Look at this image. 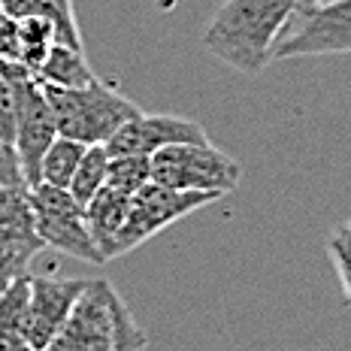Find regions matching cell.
I'll list each match as a JSON object with an SVG mask.
<instances>
[{"label":"cell","mask_w":351,"mask_h":351,"mask_svg":"<svg viewBox=\"0 0 351 351\" xmlns=\"http://www.w3.org/2000/svg\"><path fill=\"white\" fill-rule=\"evenodd\" d=\"M300 12L297 0H224L203 34V46L230 70L258 76Z\"/></svg>","instance_id":"1"},{"label":"cell","mask_w":351,"mask_h":351,"mask_svg":"<svg viewBox=\"0 0 351 351\" xmlns=\"http://www.w3.org/2000/svg\"><path fill=\"white\" fill-rule=\"evenodd\" d=\"M145 330L106 279H88L46 351H145Z\"/></svg>","instance_id":"2"},{"label":"cell","mask_w":351,"mask_h":351,"mask_svg":"<svg viewBox=\"0 0 351 351\" xmlns=\"http://www.w3.org/2000/svg\"><path fill=\"white\" fill-rule=\"evenodd\" d=\"M55 119L58 136H67L82 145H106L128 121H134L140 106L104 79H94L85 88H52L43 85Z\"/></svg>","instance_id":"3"},{"label":"cell","mask_w":351,"mask_h":351,"mask_svg":"<svg viewBox=\"0 0 351 351\" xmlns=\"http://www.w3.org/2000/svg\"><path fill=\"white\" fill-rule=\"evenodd\" d=\"M239 179L243 167L212 143L167 145L152 155V182L173 191H206L224 197L239 185Z\"/></svg>","instance_id":"4"},{"label":"cell","mask_w":351,"mask_h":351,"mask_svg":"<svg viewBox=\"0 0 351 351\" xmlns=\"http://www.w3.org/2000/svg\"><path fill=\"white\" fill-rule=\"evenodd\" d=\"M0 73L10 79L12 94H16V152L25 185L31 188L40 182V160L58 136L55 119L36 73L19 61H0Z\"/></svg>","instance_id":"5"},{"label":"cell","mask_w":351,"mask_h":351,"mask_svg":"<svg viewBox=\"0 0 351 351\" xmlns=\"http://www.w3.org/2000/svg\"><path fill=\"white\" fill-rule=\"evenodd\" d=\"M27 200H31L34 224L43 245L85 263H104L97 245L91 239V230L85 224V206H79L73 200L67 188L36 182V185L27 188Z\"/></svg>","instance_id":"6"},{"label":"cell","mask_w":351,"mask_h":351,"mask_svg":"<svg viewBox=\"0 0 351 351\" xmlns=\"http://www.w3.org/2000/svg\"><path fill=\"white\" fill-rule=\"evenodd\" d=\"M300 25L285 34L276 46L279 58H315V55H348L351 52V0H318L297 12Z\"/></svg>","instance_id":"7"},{"label":"cell","mask_w":351,"mask_h":351,"mask_svg":"<svg viewBox=\"0 0 351 351\" xmlns=\"http://www.w3.org/2000/svg\"><path fill=\"white\" fill-rule=\"evenodd\" d=\"M215 200H218V194L173 191V188L149 182L140 194L130 197V212H128V224H124V230H121L119 252L121 254L134 252L136 245H143L145 239H152L155 233H160L164 228L179 221V218L191 215V212L209 206V203H215Z\"/></svg>","instance_id":"8"},{"label":"cell","mask_w":351,"mask_h":351,"mask_svg":"<svg viewBox=\"0 0 351 351\" xmlns=\"http://www.w3.org/2000/svg\"><path fill=\"white\" fill-rule=\"evenodd\" d=\"M88 279H58V276H34L31 273V312H27L25 342L34 351H46L55 333L73 312L79 294Z\"/></svg>","instance_id":"9"},{"label":"cell","mask_w":351,"mask_h":351,"mask_svg":"<svg viewBox=\"0 0 351 351\" xmlns=\"http://www.w3.org/2000/svg\"><path fill=\"white\" fill-rule=\"evenodd\" d=\"M185 143H209L206 130L191 119H182V115H136L134 121H128L106 143V152L109 158L119 155L152 158L167 145H185Z\"/></svg>","instance_id":"10"},{"label":"cell","mask_w":351,"mask_h":351,"mask_svg":"<svg viewBox=\"0 0 351 351\" xmlns=\"http://www.w3.org/2000/svg\"><path fill=\"white\" fill-rule=\"evenodd\" d=\"M43 248L46 245L36 233L27 188H0V258L12 261L27 273Z\"/></svg>","instance_id":"11"},{"label":"cell","mask_w":351,"mask_h":351,"mask_svg":"<svg viewBox=\"0 0 351 351\" xmlns=\"http://www.w3.org/2000/svg\"><path fill=\"white\" fill-rule=\"evenodd\" d=\"M128 212H130V197H124L112 188H100L94 194V200L85 206V224L91 230V239L97 245L100 258L112 261V258H121L119 252V243H121V230L128 224Z\"/></svg>","instance_id":"12"},{"label":"cell","mask_w":351,"mask_h":351,"mask_svg":"<svg viewBox=\"0 0 351 351\" xmlns=\"http://www.w3.org/2000/svg\"><path fill=\"white\" fill-rule=\"evenodd\" d=\"M36 79L52 88H85L88 82L97 79V73L88 64L85 49H73V46L55 43L52 52L43 61V67L36 70Z\"/></svg>","instance_id":"13"},{"label":"cell","mask_w":351,"mask_h":351,"mask_svg":"<svg viewBox=\"0 0 351 351\" xmlns=\"http://www.w3.org/2000/svg\"><path fill=\"white\" fill-rule=\"evenodd\" d=\"M58 43V21L46 16L21 19L19 21V49H21V64L31 73H36L46 61V55L52 52Z\"/></svg>","instance_id":"14"},{"label":"cell","mask_w":351,"mask_h":351,"mask_svg":"<svg viewBox=\"0 0 351 351\" xmlns=\"http://www.w3.org/2000/svg\"><path fill=\"white\" fill-rule=\"evenodd\" d=\"M88 145L67 140V136H55V143L46 149V155L40 160V182L55 188H70V179L76 173L79 160H82Z\"/></svg>","instance_id":"15"},{"label":"cell","mask_w":351,"mask_h":351,"mask_svg":"<svg viewBox=\"0 0 351 351\" xmlns=\"http://www.w3.org/2000/svg\"><path fill=\"white\" fill-rule=\"evenodd\" d=\"M106 170H109L106 145H88L82 160H79V167H76V173H73V179H70V188H67L79 206H88V203L94 200V194L106 185Z\"/></svg>","instance_id":"16"},{"label":"cell","mask_w":351,"mask_h":351,"mask_svg":"<svg viewBox=\"0 0 351 351\" xmlns=\"http://www.w3.org/2000/svg\"><path fill=\"white\" fill-rule=\"evenodd\" d=\"M149 182H152V158H145V155L109 158L106 188H112V191H119L124 197H134V194H140Z\"/></svg>","instance_id":"17"},{"label":"cell","mask_w":351,"mask_h":351,"mask_svg":"<svg viewBox=\"0 0 351 351\" xmlns=\"http://www.w3.org/2000/svg\"><path fill=\"white\" fill-rule=\"evenodd\" d=\"M27 312H31V273H21L0 297V333H12L25 339Z\"/></svg>","instance_id":"18"},{"label":"cell","mask_w":351,"mask_h":351,"mask_svg":"<svg viewBox=\"0 0 351 351\" xmlns=\"http://www.w3.org/2000/svg\"><path fill=\"white\" fill-rule=\"evenodd\" d=\"M327 252L333 258V267L339 273V282H342V291H346V300L351 306V221L339 224L330 239H327Z\"/></svg>","instance_id":"19"},{"label":"cell","mask_w":351,"mask_h":351,"mask_svg":"<svg viewBox=\"0 0 351 351\" xmlns=\"http://www.w3.org/2000/svg\"><path fill=\"white\" fill-rule=\"evenodd\" d=\"M0 140L16 145V94L3 73H0Z\"/></svg>","instance_id":"20"},{"label":"cell","mask_w":351,"mask_h":351,"mask_svg":"<svg viewBox=\"0 0 351 351\" xmlns=\"http://www.w3.org/2000/svg\"><path fill=\"white\" fill-rule=\"evenodd\" d=\"M0 188H27L21 176V160L16 145L0 140Z\"/></svg>","instance_id":"21"},{"label":"cell","mask_w":351,"mask_h":351,"mask_svg":"<svg viewBox=\"0 0 351 351\" xmlns=\"http://www.w3.org/2000/svg\"><path fill=\"white\" fill-rule=\"evenodd\" d=\"M0 61H19V64H21L19 21L10 19L3 10H0Z\"/></svg>","instance_id":"22"},{"label":"cell","mask_w":351,"mask_h":351,"mask_svg":"<svg viewBox=\"0 0 351 351\" xmlns=\"http://www.w3.org/2000/svg\"><path fill=\"white\" fill-rule=\"evenodd\" d=\"M21 273H25V269H19L12 261L0 258V297L6 294V288L12 285V279H16V276H21Z\"/></svg>","instance_id":"23"},{"label":"cell","mask_w":351,"mask_h":351,"mask_svg":"<svg viewBox=\"0 0 351 351\" xmlns=\"http://www.w3.org/2000/svg\"><path fill=\"white\" fill-rule=\"evenodd\" d=\"M0 351H34L27 346L21 336H12V333H0Z\"/></svg>","instance_id":"24"},{"label":"cell","mask_w":351,"mask_h":351,"mask_svg":"<svg viewBox=\"0 0 351 351\" xmlns=\"http://www.w3.org/2000/svg\"><path fill=\"white\" fill-rule=\"evenodd\" d=\"M52 3H55V6H58V10H61V12H64V16L76 19V16H73V0H52Z\"/></svg>","instance_id":"25"},{"label":"cell","mask_w":351,"mask_h":351,"mask_svg":"<svg viewBox=\"0 0 351 351\" xmlns=\"http://www.w3.org/2000/svg\"><path fill=\"white\" fill-rule=\"evenodd\" d=\"M297 3H300V10H306V6H315L318 0H297Z\"/></svg>","instance_id":"26"}]
</instances>
